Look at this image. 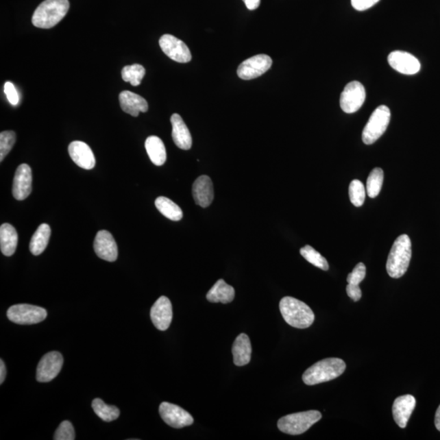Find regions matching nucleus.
Masks as SVG:
<instances>
[{"instance_id": "1", "label": "nucleus", "mask_w": 440, "mask_h": 440, "mask_svg": "<svg viewBox=\"0 0 440 440\" xmlns=\"http://www.w3.org/2000/svg\"><path fill=\"white\" fill-rule=\"evenodd\" d=\"M346 364L339 358H327L310 366L303 375L306 385L314 386L330 382L345 372Z\"/></svg>"}, {"instance_id": "2", "label": "nucleus", "mask_w": 440, "mask_h": 440, "mask_svg": "<svg viewBox=\"0 0 440 440\" xmlns=\"http://www.w3.org/2000/svg\"><path fill=\"white\" fill-rule=\"evenodd\" d=\"M412 257L411 240L406 234L396 239L387 262L388 275L392 278H400L406 273Z\"/></svg>"}, {"instance_id": "3", "label": "nucleus", "mask_w": 440, "mask_h": 440, "mask_svg": "<svg viewBox=\"0 0 440 440\" xmlns=\"http://www.w3.org/2000/svg\"><path fill=\"white\" fill-rule=\"evenodd\" d=\"M284 320L292 327L306 329L313 325L315 315L308 305L293 297H284L280 302Z\"/></svg>"}, {"instance_id": "4", "label": "nucleus", "mask_w": 440, "mask_h": 440, "mask_svg": "<svg viewBox=\"0 0 440 440\" xmlns=\"http://www.w3.org/2000/svg\"><path fill=\"white\" fill-rule=\"evenodd\" d=\"M69 8V0H45L34 11L32 23L38 28H53L67 14Z\"/></svg>"}, {"instance_id": "5", "label": "nucleus", "mask_w": 440, "mask_h": 440, "mask_svg": "<svg viewBox=\"0 0 440 440\" xmlns=\"http://www.w3.org/2000/svg\"><path fill=\"white\" fill-rule=\"evenodd\" d=\"M321 413L317 411L289 414L278 421V429L284 434L297 435L304 434L321 419Z\"/></svg>"}, {"instance_id": "6", "label": "nucleus", "mask_w": 440, "mask_h": 440, "mask_svg": "<svg viewBox=\"0 0 440 440\" xmlns=\"http://www.w3.org/2000/svg\"><path fill=\"white\" fill-rule=\"evenodd\" d=\"M391 111L386 106L377 108L370 118L362 133V140L365 145H372L387 131L390 123Z\"/></svg>"}, {"instance_id": "7", "label": "nucleus", "mask_w": 440, "mask_h": 440, "mask_svg": "<svg viewBox=\"0 0 440 440\" xmlns=\"http://www.w3.org/2000/svg\"><path fill=\"white\" fill-rule=\"evenodd\" d=\"M7 316L12 322L19 325H34L44 321L47 313L45 308L38 306L16 304L8 310Z\"/></svg>"}, {"instance_id": "8", "label": "nucleus", "mask_w": 440, "mask_h": 440, "mask_svg": "<svg viewBox=\"0 0 440 440\" xmlns=\"http://www.w3.org/2000/svg\"><path fill=\"white\" fill-rule=\"evenodd\" d=\"M365 98L364 86L360 82L353 81L345 87L341 94L340 106L345 113H356L364 105Z\"/></svg>"}, {"instance_id": "9", "label": "nucleus", "mask_w": 440, "mask_h": 440, "mask_svg": "<svg viewBox=\"0 0 440 440\" xmlns=\"http://www.w3.org/2000/svg\"><path fill=\"white\" fill-rule=\"evenodd\" d=\"M273 64L269 56L260 54L244 60L237 69V75L241 80H250L264 75Z\"/></svg>"}, {"instance_id": "10", "label": "nucleus", "mask_w": 440, "mask_h": 440, "mask_svg": "<svg viewBox=\"0 0 440 440\" xmlns=\"http://www.w3.org/2000/svg\"><path fill=\"white\" fill-rule=\"evenodd\" d=\"M63 356L58 352H51L42 356L38 365L36 378L40 382H49L58 376L62 369Z\"/></svg>"}, {"instance_id": "11", "label": "nucleus", "mask_w": 440, "mask_h": 440, "mask_svg": "<svg viewBox=\"0 0 440 440\" xmlns=\"http://www.w3.org/2000/svg\"><path fill=\"white\" fill-rule=\"evenodd\" d=\"M159 45L163 53L176 62L188 63L192 59L188 46L171 34H164L159 40Z\"/></svg>"}, {"instance_id": "12", "label": "nucleus", "mask_w": 440, "mask_h": 440, "mask_svg": "<svg viewBox=\"0 0 440 440\" xmlns=\"http://www.w3.org/2000/svg\"><path fill=\"white\" fill-rule=\"evenodd\" d=\"M159 413H160L162 420L168 426L176 429L191 426L194 421L191 413L178 405L168 402H163L160 404Z\"/></svg>"}, {"instance_id": "13", "label": "nucleus", "mask_w": 440, "mask_h": 440, "mask_svg": "<svg viewBox=\"0 0 440 440\" xmlns=\"http://www.w3.org/2000/svg\"><path fill=\"white\" fill-rule=\"evenodd\" d=\"M151 321L155 327L165 331L170 327L173 318V310L171 301L166 296H162L153 305L150 310Z\"/></svg>"}, {"instance_id": "14", "label": "nucleus", "mask_w": 440, "mask_h": 440, "mask_svg": "<svg viewBox=\"0 0 440 440\" xmlns=\"http://www.w3.org/2000/svg\"><path fill=\"white\" fill-rule=\"evenodd\" d=\"M388 63L403 75H413L419 72L421 64L414 56L406 51H395L388 56Z\"/></svg>"}, {"instance_id": "15", "label": "nucleus", "mask_w": 440, "mask_h": 440, "mask_svg": "<svg viewBox=\"0 0 440 440\" xmlns=\"http://www.w3.org/2000/svg\"><path fill=\"white\" fill-rule=\"evenodd\" d=\"M94 250L99 258L108 262H114L118 258V245L110 232H97L94 241Z\"/></svg>"}, {"instance_id": "16", "label": "nucleus", "mask_w": 440, "mask_h": 440, "mask_svg": "<svg viewBox=\"0 0 440 440\" xmlns=\"http://www.w3.org/2000/svg\"><path fill=\"white\" fill-rule=\"evenodd\" d=\"M32 191V171L27 164H21L16 171L12 195L16 200L23 201L29 196Z\"/></svg>"}, {"instance_id": "17", "label": "nucleus", "mask_w": 440, "mask_h": 440, "mask_svg": "<svg viewBox=\"0 0 440 440\" xmlns=\"http://www.w3.org/2000/svg\"><path fill=\"white\" fill-rule=\"evenodd\" d=\"M69 154L76 165L85 170H92L96 166L93 150L83 141H73L69 145Z\"/></svg>"}, {"instance_id": "18", "label": "nucleus", "mask_w": 440, "mask_h": 440, "mask_svg": "<svg viewBox=\"0 0 440 440\" xmlns=\"http://www.w3.org/2000/svg\"><path fill=\"white\" fill-rule=\"evenodd\" d=\"M416 407V399L411 395H404L396 398L392 407L395 424L400 428H405L407 426L409 418H411L414 408Z\"/></svg>"}, {"instance_id": "19", "label": "nucleus", "mask_w": 440, "mask_h": 440, "mask_svg": "<svg viewBox=\"0 0 440 440\" xmlns=\"http://www.w3.org/2000/svg\"><path fill=\"white\" fill-rule=\"evenodd\" d=\"M193 197L196 204L208 207L214 200V187L209 176L198 177L193 185Z\"/></svg>"}, {"instance_id": "20", "label": "nucleus", "mask_w": 440, "mask_h": 440, "mask_svg": "<svg viewBox=\"0 0 440 440\" xmlns=\"http://www.w3.org/2000/svg\"><path fill=\"white\" fill-rule=\"evenodd\" d=\"M120 106L128 114L137 117L140 113H145L149 110L148 102L145 99L136 93L123 90L119 95Z\"/></svg>"}, {"instance_id": "21", "label": "nucleus", "mask_w": 440, "mask_h": 440, "mask_svg": "<svg viewBox=\"0 0 440 440\" xmlns=\"http://www.w3.org/2000/svg\"><path fill=\"white\" fill-rule=\"evenodd\" d=\"M171 123L172 125V139H173L175 145L181 149H191L193 144L192 136L183 119L180 117V114H174L171 116Z\"/></svg>"}, {"instance_id": "22", "label": "nucleus", "mask_w": 440, "mask_h": 440, "mask_svg": "<svg viewBox=\"0 0 440 440\" xmlns=\"http://www.w3.org/2000/svg\"><path fill=\"white\" fill-rule=\"evenodd\" d=\"M232 352L235 365H248L252 359V343H250L248 335L241 334L237 336L234 345H232Z\"/></svg>"}, {"instance_id": "23", "label": "nucleus", "mask_w": 440, "mask_h": 440, "mask_svg": "<svg viewBox=\"0 0 440 440\" xmlns=\"http://www.w3.org/2000/svg\"><path fill=\"white\" fill-rule=\"evenodd\" d=\"M235 297L234 288L220 279L207 293L206 299L210 303L230 304Z\"/></svg>"}, {"instance_id": "24", "label": "nucleus", "mask_w": 440, "mask_h": 440, "mask_svg": "<svg viewBox=\"0 0 440 440\" xmlns=\"http://www.w3.org/2000/svg\"><path fill=\"white\" fill-rule=\"evenodd\" d=\"M19 235L15 228L10 223H3L0 227V248L5 256H12L16 252Z\"/></svg>"}, {"instance_id": "25", "label": "nucleus", "mask_w": 440, "mask_h": 440, "mask_svg": "<svg viewBox=\"0 0 440 440\" xmlns=\"http://www.w3.org/2000/svg\"><path fill=\"white\" fill-rule=\"evenodd\" d=\"M145 149L151 162L154 165L160 167L167 161V151L165 145L160 138L156 136H151L147 138L145 141Z\"/></svg>"}, {"instance_id": "26", "label": "nucleus", "mask_w": 440, "mask_h": 440, "mask_svg": "<svg viewBox=\"0 0 440 440\" xmlns=\"http://www.w3.org/2000/svg\"><path fill=\"white\" fill-rule=\"evenodd\" d=\"M51 228L49 224L42 223L34 232L29 243V250L34 256H40L45 252L49 243Z\"/></svg>"}, {"instance_id": "27", "label": "nucleus", "mask_w": 440, "mask_h": 440, "mask_svg": "<svg viewBox=\"0 0 440 440\" xmlns=\"http://www.w3.org/2000/svg\"><path fill=\"white\" fill-rule=\"evenodd\" d=\"M155 206L164 217L173 220V221H180L183 218V211L180 207L175 204L173 201L166 197H159L155 201Z\"/></svg>"}, {"instance_id": "28", "label": "nucleus", "mask_w": 440, "mask_h": 440, "mask_svg": "<svg viewBox=\"0 0 440 440\" xmlns=\"http://www.w3.org/2000/svg\"><path fill=\"white\" fill-rule=\"evenodd\" d=\"M92 405L95 413L106 422L118 419L120 415V411L117 407L110 406V405L106 404L101 399H95Z\"/></svg>"}, {"instance_id": "29", "label": "nucleus", "mask_w": 440, "mask_h": 440, "mask_svg": "<svg viewBox=\"0 0 440 440\" xmlns=\"http://www.w3.org/2000/svg\"><path fill=\"white\" fill-rule=\"evenodd\" d=\"M384 180V173L381 168L376 167L370 172L367 180L366 191L369 197L374 198L380 193Z\"/></svg>"}, {"instance_id": "30", "label": "nucleus", "mask_w": 440, "mask_h": 440, "mask_svg": "<svg viewBox=\"0 0 440 440\" xmlns=\"http://www.w3.org/2000/svg\"><path fill=\"white\" fill-rule=\"evenodd\" d=\"M145 75V69L139 64L125 66L122 71L123 80L130 83L134 87H137L141 84Z\"/></svg>"}, {"instance_id": "31", "label": "nucleus", "mask_w": 440, "mask_h": 440, "mask_svg": "<svg viewBox=\"0 0 440 440\" xmlns=\"http://www.w3.org/2000/svg\"><path fill=\"white\" fill-rule=\"evenodd\" d=\"M300 254L306 260L315 267H319V269L323 271L329 269V264H328L326 258L323 257L320 253L310 247V245H305L304 247L301 248Z\"/></svg>"}, {"instance_id": "32", "label": "nucleus", "mask_w": 440, "mask_h": 440, "mask_svg": "<svg viewBox=\"0 0 440 440\" xmlns=\"http://www.w3.org/2000/svg\"><path fill=\"white\" fill-rule=\"evenodd\" d=\"M366 196V191L365 185L361 181L354 180L349 186V197L352 204L356 206L360 207L364 204Z\"/></svg>"}, {"instance_id": "33", "label": "nucleus", "mask_w": 440, "mask_h": 440, "mask_svg": "<svg viewBox=\"0 0 440 440\" xmlns=\"http://www.w3.org/2000/svg\"><path fill=\"white\" fill-rule=\"evenodd\" d=\"M16 133L12 131L2 132L0 134V161L3 162L14 147Z\"/></svg>"}, {"instance_id": "34", "label": "nucleus", "mask_w": 440, "mask_h": 440, "mask_svg": "<svg viewBox=\"0 0 440 440\" xmlns=\"http://www.w3.org/2000/svg\"><path fill=\"white\" fill-rule=\"evenodd\" d=\"M55 440H73L75 439V431L73 425L69 421H64L56 430Z\"/></svg>"}, {"instance_id": "35", "label": "nucleus", "mask_w": 440, "mask_h": 440, "mask_svg": "<svg viewBox=\"0 0 440 440\" xmlns=\"http://www.w3.org/2000/svg\"><path fill=\"white\" fill-rule=\"evenodd\" d=\"M366 267L363 262H359L353 269L352 273L347 276L348 284H360L365 278Z\"/></svg>"}, {"instance_id": "36", "label": "nucleus", "mask_w": 440, "mask_h": 440, "mask_svg": "<svg viewBox=\"0 0 440 440\" xmlns=\"http://www.w3.org/2000/svg\"><path fill=\"white\" fill-rule=\"evenodd\" d=\"M3 90L11 105L16 106L19 102V97L15 86L12 84L11 82H7V83L4 84Z\"/></svg>"}, {"instance_id": "37", "label": "nucleus", "mask_w": 440, "mask_h": 440, "mask_svg": "<svg viewBox=\"0 0 440 440\" xmlns=\"http://www.w3.org/2000/svg\"><path fill=\"white\" fill-rule=\"evenodd\" d=\"M352 5L357 11H365L372 8L380 0H351Z\"/></svg>"}, {"instance_id": "38", "label": "nucleus", "mask_w": 440, "mask_h": 440, "mask_svg": "<svg viewBox=\"0 0 440 440\" xmlns=\"http://www.w3.org/2000/svg\"><path fill=\"white\" fill-rule=\"evenodd\" d=\"M347 295L355 302L359 301L362 297V291L359 284H348L347 286Z\"/></svg>"}, {"instance_id": "39", "label": "nucleus", "mask_w": 440, "mask_h": 440, "mask_svg": "<svg viewBox=\"0 0 440 440\" xmlns=\"http://www.w3.org/2000/svg\"><path fill=\"white\" fill-rule=\"evenodd\" d=\"M261 0H243L249 10H256L260 5Z\"/></svg>"}, {"instance_id": "40", "label": "nucleus", "mask_w": 440, "mask_h": 440, "mask_svg": "<svg viewBox=\"0 0 440 440\" xmlns=\"http://www.w3.org/2000/svg\"><path fill=\"white\" fill-rule=\"evenodd\" d=\"M7 369L3 360H0V384H3L6 378Z\"/></svg>"}, {"instance_id": "41", "label": "nucleus", "mask_w": 440, "mask_h": 440, "mask_svg": "<svg viewBox=\"0 0 440 440\" xmlns=\"http://www.w3.org/2000/svg\"><path fill=\"white\" fill-rule=\"evenodd\" d=\"M435 427H437V429L440 431V405L437 409V413H435Z\"/></svg>"}]
</instances>
